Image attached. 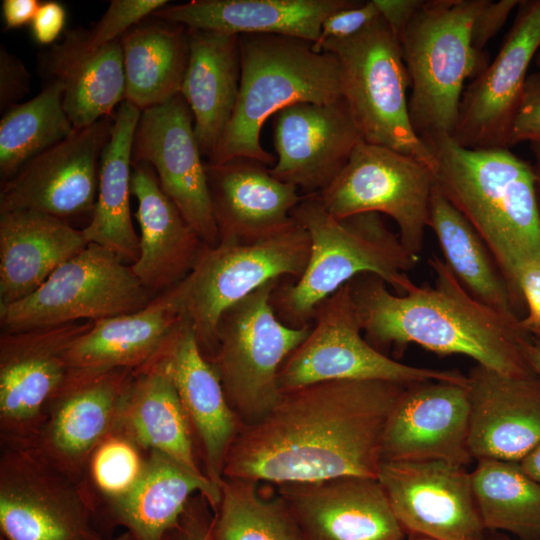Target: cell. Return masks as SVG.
Instances as JSON below:
<instances>
[{"label":"cell","instance_id":"obj_1","mask_svg":"<svg viewBox=\"0 0 540 540\" xmlns=\"http://www.w3.org/2000/svg\"><path fill=\"white\" fill-rule=\"evenodd\" d=\"M406 387L330 380L281 393L263 418L241 427L226 455L223 478L271 484L377 479L387 418Z\"/></svg>","mask_w":540,"mask_h":540},{"label":"cell","instance_id":"obj_2","mask_svg":"<svg viewBox=\"0 0 540 540\" xmlns=\"http://www.w3.org/2000/svg\"><path fill=\"white\" fill-rule=\"evenodd\" d=\"M433 285L411 280L403 294L389 291L379 276L364 273L350 283L366 340L379 351L417 344L438 355L459 354L507 376L534 374L521 343L529 334L520 320L475 299L444 260H428Z\"/></svg>","mask_w":540,"mask_h":540},{"label":"cell","instance_id":"obj_3","mask_svg":"<svg viewBox=\"0 0 540 540\" xmlns=\"http://www.w3.org/2000/svg\"><path fill=\"white\" fill-rule=\"evenodd\" d=\"M421 139L434 156L437 188L484 240L506 282L518 256H540V208L531 162L509 148H466L447 134Z\"/></svg>","mask_w":540,"mask_h":540},{"label":"cell","instance_id":"obj_4","mask_svg":"<svg viewBox=\"0 0 540 540\" xmlns=\"http://www.w3.org/2000/svg\"><path fill=\"white\" fill-rule=\"evenodd\" d=\"M310 238V255L297 280L279 283L271 296L276 316L286 325H311L315 308L360 274L379 276L403 294L418 262L381 214L365 212L332 216L312 195H302L291 213Z\"/></svg>","mask_w":540,"mask_h":540},{"label":"cell","instance_id":"obj_5","mask_svg":"<svg viewBox=\"0 0 540 540\" xmlns=\"http://www.w3.org/2000/svg\"><path fill=\"white\" fill-rule=\"evenodd\" d=\"M312 44L284 35H239V94L231 120L207 163L241 157L266 166L275 164L276 158L260 143L261 129L270 116L295 103H328L342 98L336 56L316 52Z\"/></svg>","mask_w":540,"mask_h":540},{"label":"cell","instance_id":"obj_6","mask_svg":"<svg viewBox=\"0 0 540 540\" xmlns=\"http://www.w3.org/2000/svg\"><path fill=\"white\" fill-rule=\"evenodd\" d=\"M486 0H423L399 42L411 81L409 114L416 133L453 136L465 83L486 66L471 40Z\"/></svg>","mask_w":540,"mask_h":540},{"label":"cell","instance_id":"obj_7","mask_svg":"<svg viewBox=\"0 0 540 540\" xmlns=\"http://www.w3.org/2000/svg\"><path fill=\"white\" fill-rule=\"evenodd\" d=\"M309 255L308 233L292 218L256 240L206 245L191 272L167 292L209 360L216 350L221 315L269 281L300 278Z\"/></svg>","mask_w":540,"mask_h":540},{"label":"cell","instance_id":"obj_8","mask_svg":"<svg viewBox=\"0 0 540 540\" xmlns=\"http://www.w3.org/2000/svg\"><path fill=\"white\" fill-rule=\"evenodd\" d=\"M341 73L342 98L363 140L414 157L434 170V156L413 128L410 77L399 39L380 16L358 33L327 40Z\"/></svg>","mask_w":540,"mask_h":540},{"label":"cell","instance_id":"obj_9","mask_svg":"<svg viewBox=\"0 0 540 540\" xmlns=\"http://www.w3.org/2000/svg\"><path fill=\"white\" fill-rule=\"evenodd\" d=\"M279 283L267 282L221 315L216 350L208 360L243 425L275 406L281 395L279 369L311 329L290 327L276 316L271 296Z\"/></svg>","mask_w":540,"mask_h":540},{"label":"cell","instance_id":"obj_10","mask_svg":"<svg viewBox=\"0 0 540 540\" xmlns=\"http://www.w3.org/2000/svg\"><path fill=\"white\" fill-rule=\"evenodd\" d=\"M330 380L467 385V375L456 370L404 364L372 346L364 337L349 282L315 308L308 336L286 357L278 372L281 393Z\"/></svg>","mask_w":540,"mask_h":540},{"label":"cell","instance_id":"obj_11","mask_svg":"<svg viewBox=\"0 0 540 540\" xmlns=\"http://www.w3.org/2000/svg\"><path fill=\"white\" fill-rule=\"evenodd\" d=\"M154 297L112 251L89 243L27 297L0 305L2 332L95 321L144 308Z\"/></svg>","mask_w":540,"mask_h":540},{"label":"cell","instance_id":"obj_12","mask_svg":"<svg viewBox=\"0 0 540 540\" xmlns=\"http://www.w3.org/2000/svg\"><path fill=\"white\" fill-rule=\"evenodd\" d=\"M0 540H112L96 526L84 481L31 448L1 447Z\"/></svg>","mask_w":540,"mask_h":540},{"label":"cell","instance_id":"obj_13","mask_svg":"<svg viewBox=\"0 0 540 540\" xmlns=\"http://www.w3.org/2000/svg\"><path fill=\"white\" fill-rule=\"evenodd\" d=\"M435 176L424 162L361 141L336 179L314 196L336 218L374 212L397 225L403 246L418 257L425 240Z\"/></svg>","mask_w":540,"mask_h":540},{"label":"cell","instance_id":"obj_14","mask_svg":"<svg viewBox=\"0 0 540 540\" xmlns=\"http://www.w3.org/2000/svg\"><path fill=\"white\" fill-rule=\"evenodd\" d=\"M92 325L93 321H77L1 332V447H31L50 401L67 377L66 351Z\"/></svg>","mask_w":540,"mask_h":540},{"label":"cell","instance_id":"obj_15","mask_svg":"<svg viewBox=\"0 0 540 540\" xmlns=\"http://www.w3.org/2000/svg\"><path fill=\"white\" fill-rule=\"evenodd\" d=\"M202 156L193 115L180 94L141 111L132 164H149L188 224L207 246H215L219 233Z\"/></svg>","mask_w":540,"mask_h":540},{"label":"cell","instance_id":"obj_16","mask_svg":"<svg viewBox=\"0 0 540 540\" xmlns=\"http://www.w3.org/2000/svg\"><path fill=\"white\" fill-rule=\"evenodd\" d=\"M114 116L74 131L1 182L0 213L32 210L66 220L93 211Z\"/></svg>","mask_w":540,"mask_h":540},{"label":"cell","instance_id":"obj_17","mask_svg":"<svg viewBox=\"0 0 540 540\" xmlns=\"http://www.w3.org/2000/svg\"><path fill=\"white\" fill-rule=\"evenodd\" d=\"M377 479L407 535L486 540L466 467L442 461H382Z\"/></svg>","mask_w":540,"mask_h":540},{"label":"cell","instance_id":"obj_18","mask_svg":"<svg viewBox=\"0 0 540 540\" xmlns=\"http://www.w3.org/2000/svg\"><path fill=\"white\" fill-rule=\"evenodd\" d=\"M133 373L130 369L68 372L29 448L60 471L84 481L91 454L116 429Z\"/></svg>","mask_w":540,"mask_h":540},{"label":"cell","instance_id":"obj_19","mask_svg":"<svg viewBox=\"0 0 540 540\" xmlns=\"http://www.w3.org/2000/svg\"><path fill=\"white\" fill-rule=\"evenodd\" d=\"M540 49V0H522L498 54L465 88L453 138L471 149L509 148L528 68Z\"/></svg>","mask_w":540,"mask_h":540},{"label":"cell","instance_id":"obj_20","mask_svg":"<svg viewBox=\"0 0 540 540\" xmlns=\"http://www.w3.org/2000/svg\"><path fill=\"white\" fill-rule=\"evenodd\" d=\"M273 128L277 157L270 173L303 196L327 188L363 141L343 98L289 105L274 115Z\"/></svg>","mask_w":540,"mask_h":540},{"label":"cell","instance_id":"obj_21","mask_svg":"<svg viewBox=\"0 0 540 540\" xmlns=\"http://www.w3.org/2000/svg\"><path fill=\"white\" fill-rule=\"evenodd\" d=\"M467 385L427 381L407 386L385 425L382 461H442L466 467L469 451Z\"/></svg>","mask_w":540,"mask_h":540},{"label":"cell","instance_id":"obj_22","mask_svg":"<svg viewBox=\"0 0 540 540\" xmlns=\"http://www.w3.org/2000/svg\"><path fill=\"white\" fill-rule=\"evenodd\" d=\"M274 485L304 540H404L407 537L376 478L343 476Z\"/></svg>","mask_w":540,"mask_h":540},{"label":"cell","instance_id":"obj_23","mask_svg":"<svg viewBox=\"0 0 540 540\" xmlns=\"http://www.w3.org/2000/svg\"><path fill=\"white\" fill-rule=\"evenodd\" d=\"M468 446L473 459L520 462L540 443V379L480 365L467 375Z\"/></svg>","mask_w":540,"mask_h":540},{"label":"cell","instance_id":"obj_24","mask_svg":"<svg viewBox=\"0 0 540 540\" xmlns=\"http://www.w3.org/2000/svg\"><path fill=\"white\" fill-rule=\"evenodd\" d=\"M160 354L191 426L202 471L220 490L226 455L243 424L187 322L180 321Z\"/></svg>","mask_w":540,"mask_h":540},{"label":"cell","instance_id":"obj_25","mask_svg":"<svg viewBox=\"0 0 540 540\" xmlns=\"http://www.w3.org/2000/svg\"><path fill=\"white\" fill-rule=\"evenodd\" d=\"M206 173L219 242H248L276 232L292 221L302 199L295 186L252 159L206 162Z\"/></svg>","mask_w":540,"mask_h":540},{"label":"cell","instance_id":"obj_26","mask_svg":"<svg viewBox=\"0 0 540 540\" xmlns=\"http://www.w3.org/2000/svg\"><path fill=\"white\" fill-rule=\"evenodd\" d=\"M131 194L140 235L139 256L130 267L156 297L186 278L206 244L163 192L149 164H132Z\"/></svg>","mask_w":540,"mask_h":540},{"label":"cell","instance_id":"obj_27","mask_svg":"<svg viewBox=\"0 0 540 540\" xmlns=\"http://www.w3.org/2000/svg\"><path fill=\"white\" fill-rule=\"evenodd\" d=\"M356 0H192L168 4L151 16L188 29L284 35L315 43L330 14Z\"/></svg>","mask_w":540,"mask_h":540},{"label":"cell","instance_id":"obj_28","mask_svg":"<svg viewBox=\"0 0 540 540\" xmlns=\"http://www.w3.org/2000/svg\"><path fill=\"white\" fill-rule=\"evenodd\" d=\"M84 29H71L42 54L41 69L64 89L63 105L75 129L113 117L125 101L120 40L89 48Z\"/></svg>","mask_w":540,"mask_h":540},{"label":"cell","instance_id":"obj_29","mask_svg":"<svg viewBox=\"0 0 540 540\" xmlns=\"http://www.w3.org/2000/svg\"><path fill=\"white\" fill-rule=\"evenodd\" d=\"M181 320L168 292L138 311L95 320L67 349L68 372L136 370L159 354Z\"/></svg>","mask_w":540,"mask_h":540},{"label":"cell","instance_id":"obj_30","mask_svg":"<svg viewBox=\"0 0 540 540\" xmlns=\"http://www.w3.org/2000/svg\"><path fill=\"white\" fill-rule=\"evenodd\" d=\"M88 245L68 221L32 210L0 213V305L21 300Z\"/></svg>","mask_w":540,"mask_h":540},{"label":"cell","instance_id":"obj_31","mask_svg":"<svg viewBox=\"0 0 540 540\" xmlns=\"http://www.w3.org/2000/svg\"><path fill=\"white\" fill-rule=\"evenodd\" d=\"M188 39L189 59L180 95L193 115L201 153L209 161L231 120L239 94V35L188 29Z\"/></svg>","mask_w":540,"mask_h":540},{"label":"cell","instance_id":"obj_32","mask_svg":"<svg viewBox=\"0 0 540 540\" xmlns=\"http://www.w3.org/2000/svg\"><path fill=\"white\" fill-rule=\"evenodd\" d=\"M116 430L144 451L159 452L193 474L206 477L187 415L160 352L134 370Z\"/></svg>","mask_w":540,"mask_h":540},{"label":"cell","instance_id":"obj_33","mask_svg":"<svg viewBox=\"0 0 540 540\" xmlns=\"http://www.w3.org/2000/svg\"><path fill=\"white\" fill-rule=\"evenodd\" d=\"M203 494L213 512L220 490L201 477L156 452L149 451L144 473L121 498L101 506L105 521L123 526L135 540H163L176 525L189 500Z\"/></svg>","mask_w":540,"mask_h":540},{"label":"cell","instance_id":"obj_34","mask_svg":"<svg viewBox=\"0 0 540 540\" xmlns=\"http://www.w3.org/2000/svg\"><path fill=\"white\" fill-rule=\"evenodd\" d=\"M141 111L123 101L115 115L109 142L99 167L97 197L88 224L81 229L87 243L100 245L124 262L139 256L130 209L132 147Z\"/></svg>","mask_w":540,"mask_h":540},{"label":"cell","instance_id":"obj_35","mask_svg":"<svg viewBox=\"0 0 540 540\" xmlns=\"http://www.w3.org/2000/svg\"><path fill=\"white\" fill-rule=\"evenodd\" d=\"M155 19L139 23L120 38L125 101L140 111L180 94L189 59L188 29Z\"/></svg>","mask_w":540,"mask_h":540},{"label":"cell","instance_id":"obj_36","mask_svg":"<svg viewBox=\"0 0 540 540\" xmlns=\"http://www.w3.org/2000/svg\"><path fill=\"white\" fill-rule=\"evenodd\" d=\"M428 228L436 235L444 262L468 293L505 316L523 318L486 243L436 185L430 201Z\"/></svg>","mask_w":540,"mask_h":540},{"label":"cell","instance_id":"obj_37","mask_svg":"<svg viewBox=\"0 0 540 540\" xmlns=\"http://www.w3.org/2000/svg\"><path fill=\"white\" fill-rule=\"evenodd\" d=\"M471 481L487 530L509 532L520 540H540V485L519 462L477 460Z\"/></svg>","mask_w":540,"mask_h":540},{"label":"cell","instance_id":"obj_38","mask_svg":"<svg viewBox=\"0 0 540 540\" xmlns=\"http://www.w3.org/2000/svg\"><path fill=\"white\" fill-rule=\"evenodd\" d=\"M261 483L223 478L220 501L213 512L214 540H304L276 487Z\"/></svg>","mask_w":540,"mask_h":540},{"label":"cell","instance_id":"obj_39","mask_svg":"<svg viewBox=\"0 0 540 540\" xmlns=\"http://www.w3.org/2000/svg\"><path fill=\"white\" fill-rule=\"evenodd\" d=\"M64 89L49 81L32 99L7 110L0 120L1 182L28 161L67 138L74 126L63 105Z\"/></svg>","mask_w":540,"mask_h":540},{"label":"cell","instance_id":"obj_40","mask_svg":"<svg viewBox=\"0 0 540 540\" xmlns=\"http://www.w3.org/2000/svg\"><path fill=\"white\" fill-rule=\"evenodd\" d=\"M148 452L127 435L114 430L91 454L85 473L87 485L98 509L132 490L142 477Z\"/></svg>","mask_w":540,"mask_h":540},{"label":"cell","instance_id":"obj_41","mask_svg":"<svg viewBox=\"0 0 540 540\" xmlns=\"http://www.w3.org/2000/svg\"><path fill=\"white\" fill-rule=\"evenodd\" d=\"M166 0H112L93 28L85 30L89 48H96L120 38L155 11L168 5Z\"/></svg>","mask_w":540,"mask_h":540},{"label":"cell","instance_id":"obj_42","mask_svg":"<svg viewBox=\"0 0 540 540\" xmlns=\"http://www.w3.org/2000/svg\"><path fill=\"white\" fill-rule=\"evenodd\" d=\"M379 17L374 0L361 1L355 6L340 9L324 19L319 38L312 47L316 52H322V46L327 40L352 36Z\"/></svg>","mask_w":540,"mask_h":540},{"label":"cell","instance_id":"obj_43","mask_svg":"<svg viewBox=\"0 0 540 540\" xmlns=\"http://www.w3.org/2000/svg\"><path fill=\"white\" fill-rule=\"evenodd\" d=\"M522 142L540 143V71L528 75L511 126L509 147Z\"/></svg>","mask_w":540,"mask_h":540},{"label":"cell","instance_id":"obj_44","mask_svg":"<svg viewBox=\"0 0 540 540\" xmlns=\"http://www.w3.org/2000/svg\"><path fill=\"white\" fill-rule=\"evenodd\" d=\"M213 517L206 497L201 493L194 495L169 532V540H214Z\"/></svg>","mask_w":540,"mask_h":540},{"label":"cell","instance_id":"obj_45","mask_svg":"<svg viewBox=\"0 0 540 540\" xmlns=\"http://www.w3.org/2000/svg\"><path fill=\"white\" fill-rule=\"evenodd\" d=\"M30 90V74L23 62L0 47V110L4 113L20 104Z\"/></svg>","mask_w":540,"mask_h":540},{"label":"cell","instance_id":"obj_46","mask_svg":"<svg viewBox=\"0 0 540 540\" xmlns=\"http://www.w3.org/2000/svg\"><path fill=\"white\" fill-rule=\"evenodd\" d=\"M519 3L518 0H486L473 22L471 31L472 45L478 53L483 54L486 44L500 31Z\"/></svg>","mask_w":540,"mask_h":540},{"label":"cell","instance_id":"obj_47","mask_svg":"<svg viewBox=\"0 0 540 540\" xmlns=\"http://www.w3.org/2000/svg\"><path fill=\"white\" fill-rule=\"evenodd\" d=\"M66 17V9L60 2H41L31 22L34 41L40 45L55 44L64 30Z\"/></svg>","mask_w":540,"mask_h":540},{"label":"cell","instance_id":"obj_48","mask_svg":"<svg viewBox=\"0 0 540 540\" xmlns=\"http://www.w3.org/2000/svg\"><path fill=\"white\" fill-rule=\"evenodd\" d=\"M380 16L399 39L423 0H374Z\"/></svg>","mask_w":540,"mask_h":540},{"label":"cell","instance_id":"obj_49","mask_svg":"<svg viewBox=\"0 0 540 540\" xmlns=\"http://www.w3.org/2000/svg\"><path fill=\"white\" fill-rule=\"evenodd\" d=\"M40 4L38 0H3L2 15L5 30L31 24Z\"/></svg>","mask_w":540,"mask_h":540},{"label":"cell","instance_id":"obj_50","mask_svg":"<svg viewBox=\"0 0 540 540\" xmlns=\"http://www.w3.org/2000/svg\"><path fill=\"white\" fill-rule=\"evenodd\" d=\"M521 347L528 366L540 379V341L528 335L523 339Z\"/></svg>","mask_w":540,"mask_h":540},{"label":"cell","instance_id":"obj_51","mask_svg":"<svg viewBox=\"0 0 540 540\" xmlns=\"http://www.w3.org/2000/svg\"><path fill=\"white\" fill-rule=\"evenodd\" d=\"M519 463L523 470L540 485V443Z\"/></svg>","mask_w":540,"mask_h":540},{"label":"cell","instance_id":"obj_52","mask_svg":"<svg viewBox=\"0 0 540 540\" xmlns=\"http://www.w3.org/2000/svg\"><path fill=\"white\" fill-rule=\"evenodd\" d=\"M530 149L533 156V168L536 175L537 196L540 208V143H530Z\"/></svg>","mask_w":540,"mask_h":540},{"label":"cell","instance_id":"obj_53","mask_svg":"<svg viewBox=\"0 0 540 540\" xmlns=\"http://www.w3.org/2000/svg\"><path fill=\"white\" fill-rule=\"evenodd\" d=\"M112 540H135V539L132 537L131 534H129L128 532L125 531L121 535H119V536H117L115 538H112ZM163 540H169V533Z\"/></svg>","mask_w":540,"mask_h":540},{"label":"cell","instance_id":"obj_54","mask_svg":"<svg viewBox=\"0 0 540 540\" xmlns=\"http://www.w3.org/2000/svg\"><path fill=\"white\" fill-rule=\"evenodd\" d=\"M529 335L540 341V328L532 330Z\"/></svg>","mask_w":540,"mask_h":540},{"label":"cell","instance_id":"obj_55","mask_svg":"<svg viewBox=\"0 0 540 540\" xmlns=\"http://www.w3.org/2000/svg\"><path fill=\"white\" fill-rule=\"evenodd\" d=\"M404 540H433V539H429L422 536L409 535V537L407 539L405 538Z\"/></svg>","mask_w":540,"mask_h":540},{"label":"cell","instance_id":"obj_56","mask_svg":"<svg viewBox=\"0 0 540 540\" xmlns=\"http://www.w3.org/2000/svg\"><path fill=\"white\" fill-rule=\"evenodd\" d=\"M534 62L537 65V67L540 68V49L535 56Z\"/></svg>","mask_w":540,"mask_h":540}]
</instances>
